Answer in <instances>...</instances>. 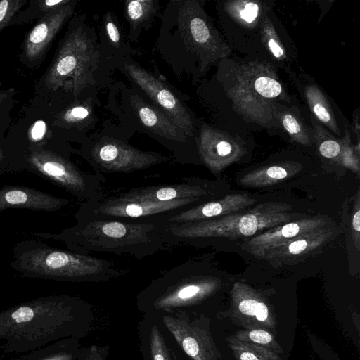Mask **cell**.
<instances>
[{"mask_svg":"<svg viewBox=\"0 0 360 360\" xmlns=\"http://www.w3.org/2000/svg\"><path fill=\"white\" fill-rule=\"evenodd\" d=\"M77 224L58 233L34 232L40 239L63 243L72 251L128 254L141 259L174 248L169 241L167 217L111 219L75 214Z\"/></svg>","mask_w":360,"mask_h":360,"instance_id":"cell-1","label":"cell"},{"mask_svg":"<svg viewBox=\"0 0 360 360\" xmlns=\"http://www.w3.org/2000/svg\"><path fill=\"white\" fill-rule=\"evenodd\" d=\"M216 193L212 182L184 177L174 183L133 187L96 201L82 202L77 212L111 219L167 217L207 202Z\"/></svg>","mask_w":360,"mask_h":360,"instance_id":"cell-2","label":"cell"},{"mask_svg":"<svg viewBox=\"0 0 360 360\" xmlns=\"http://www.w3.org/2000/svg\"><path fill=\"white\" fill-rule=\"evenodd\" d=\"M11 268L31 278L101 282L126 275L114 261L53 248L39 238L22 240L13 250Z\"/></svg>","mask_w":360,"mask_h":360,"instance_id":"cell-3","label":"cell"},{"mask_svg":"<svg viewBox=\"0 0 360 360\" xmlns=\"http://www.w3.org/2000/svg\"><path fill=\"white\" fill-rule=\"evenodd\" d=\"M291 209L289 204L265 202L240 213L169 226L167 236L173 247L201 246L221 238L236 239L253 236L295 219L296 217L288 212Z\"/></svg>","mask_w":360,"mask_h":360,"instance_id":"cell-4","label":"cell"},{"mask_svg":"<svg viewBox=\"0 0 360 360\" xmlns=\"http://www.w3.org/2000/svg\"><path fill=\"white\" fill-rule=\"evenodd\" d=\"M225 91L233 110L247 121L263 127L273 126L275 105L290 98L273 67L252 60L231 68Z\"/></svg>","mask_w":360,"mask_h":360,"instance_id":"cell-5","label":"cell"},{"mask_svg":"<svg viewBox=\"0 0 360 360\" xmlns=\"http://www.w3.org/2000/svg\"><path fill=\"white\" fill-rule=\"evenodd\" d=\"M205 262L191 258L166 271L138 295L139 304L157 311L186 310L201 304L220 288L221 281Z\"/></svg>","mask_w":360,"mask_h":360,"instance_id":"cell-6","label":"cell"},{"mask_svg":"<svg viewBox=\"0 0 360 360\" xmlns=\"http://www.w3.org/2000/svg\"><path fill=\"white\" fill-rule=\"evenodd\" d=\"M100 53L87 29H71L44 77V86L56 91L67 85L77 96L91 82L98 66Z\"/></svg>","mask_w":360,"mask_h":360,"instance_id":"cell-7","label":"cell"},{"mask_svg":"<svg viewBox=\"0 0 360 360\" xmlns=\"http://www.w3.org/2000/svg\"><path fill=\"white\" fill-rule=\"evenodd\" d=\"M22 169H27L68 191L82 202L101 199L104 176L81 170L67 155L42 147L29 148L21 158Z\"/></svg>","mask_w":360,"mask_h":360,"instance_id":"cell-8","label":"cell"},{"mask_svg":"<svg viewBox=\"0 0 360 360\" xmlns=\"http://www.w3.org/2000/svg\"><path fill=\"white\" fill-rule=\"evenodd\" d=\"M176 26L175 32L183 47L199 63L200 70L228 56L231 50L214 27L200 1H172Z\"/></svg>","mask_w":360,"mask_h":360,"instance_id":"cell-9","label":"cell"},{"mask_svg":"<svg viewBox=\"0 0 360 360\" xmlns=\"http://www.w3.org/2000/svg\"><path fill=\"white\" fill-rule=\"evenodd\" d=\"M80 155L89 163L96 174L132 173L162 164L165 155L143 151L126 141L105 136L82 147Z\"/></svg>","mask_w":360,"mask_h":360,"instance_id":"cell-10","label":"cell"},{"mask_svg":"<svg viewBox=\"0 0 360 360\" xmlns=\"http://www.w3.org/2000/svg\"><path fill=\"white\" fill-rule=\"evenodd\" d=\"M128 76L186 136L193 135L191 117L183 102L161 80L132 61L124 63Z\"/></svg>","mask_w":360,"mask_h":360,"instance_id":"cell-11","label":"cell"},{"mask_svg":"<svg viewBox=\"0 0 360 360\" xmlns=\"http://www.w3.org/2000/svg\"><path fill=\"white\" fill-rule=\"evenodd\" d=\"M230 317L247 330L269 331L276 326V316L266 299L255 289L241 282L234 283L231 291Z\"/></svg>","mask_w":360,"mask_h":360,"instance_id":"cell-12","label":"cell"},{"mask_svg":"<svg viewBox=\"0 0 360 360\" xmlns=\"http://www.w3.org/2000/svg\"><path fill=\"white\" fill-rule=\"evenodd\" d=\"M196 148L201 162L214 174L240 160L245 153L240 141L206 124L201 127Z\"/></svg>","mask_w":360,"mask_h":360,"instance_id":"cell-13","label":"cell"},{"mask_svg":"<svg viewBox=\"0 0 360 360\" xmlns=\"http://www.w3.org/2000/svg\"><path fill=\"white\" fill-rule=\"evenodd\" d=\"M162 323L191 360H221L210 333L196 322L166 314Z\"/></svg>","mask_w":360,"mask_h":360,"instance_id":"cell-14","label":"cell"},{"mask_svg":"<svg viewBox=\"0 0 360 360\" xmlns=\"http://www.w3.org/2000/svg\"><path fill=\"white\" fill-rule=\"evenodd\" d=\"M323 216L305 217L262 231L245 240L242 249L259 259L268 251L297 236L328 225Z\"/></svg>","mask_w":360,"mask_h":360,"instance_id":"cell-15","label":"cell"},{"mask_svg":"<svg viewBox=\"0 0 360 360\" xmlns=\"http://www.w3.org/2000/svg\"><path fill=\"white\" fill-rule=\"evenodd\" d=\"M338 229L325 226L297 236L266 252L260 259L273 265L293 264L315 253L338 236Z\"/></svg>","mask_w":360,"mask_h":360,"instance_id":"cell-16","label":"cell"},{"mask_svg":"<svg viewBox=\"0 0 360 360\" xmlns=\"http://www.w3.org/2000/svg\"><path fill=\"white\" fill-rule=\"evenodd\" d=\"M75 1L51 10L29 32L23 44V56L28 62L39 60L46 53L65 22L74 13Z\"/></svg>","mask_w":360,"mask_h":360,"instance_id":"cell-17","label":"cell"},{"mask_svg":"<svg viewBox=\"0 0 360 360\" xmlns=\"http://www.w3.org/2000/svg\"><path fill=\"white\" fill-rule=\"evenodd\" d=\"M70 201L33 188L5 185L0 188V212L11 208L49 212H59Z\"/></svg>","mask_w":360,"mask_h":360,"instance_id":"cell-18","label":"cell"},{"mask_svg":"<svg viewBox=\"0 0 360 360\" xmlns=\"http://www.w3.org/2000/svg\"><path fill=\"white\" fill-rule=\"evenodd\" d=\"M257 200L247 193H233L215 200L207 201L177 214L167 216L169 226L219 218L244 210Z\"/></svg>","mask_w":360,"mask_h":360,"instance_id":"cell-19","label":"cell"},{"mask_svg":"<svg viewBox=\"0 0 360 360\" xmlns=\"http://www.w3.org/2000/svg\"><path fill=\"white\" fill-rule=\"evenodd\" d=\"M133 105L139 120L146 128L169 142L179 143L185 158V163L193 162L184 146L187 143V136L179 127L158 108L143 102L139 98L134 101Z\"/></svg>","mask_w":360,"mask_h":360,"instance_id":"cell-20","label":"cell"},{"mask_svg":"<svg viewBox=\"0 0 360 360\" xmlns=\"http://www.w3.org/2000/svg\"><path fill=\"white\" fill-rule=\"evenodd\" d=\"M303 166L295 162H285L257 168L245 174L240 184L244 186L260 188L278 184L298 173Z\"/></svg>","mask_w":360,"mask_h":360,"instance_id":"cell-21","label":"cell"},{"mask_svg":"<svg viewBox=\"0 0 360 360\" xmlns=\"http://www.w3.org/2000/svg\"><path fill=\"white\" fill-rule=\"evenodd\" d=\"M304 95L310 109L319 122L340 136V131L333 111L321 90L315 85H307L304 89Z\"/></svg>","mask_w":360,"mask_h":360,"instance_id":"cell-22","label":"cell"},{"mask_svg":"<svg viewBox=\"0 0 360 360\" xmlns=\"http://www.w3.org/2000/svg\"><path fill=\"white\" fill-rule=\"evenodd\" d=\"M158 7V1L154 0L126 1L124 12L130 26V35L148 22L155 16Z\"/></svg>","mask_w":360,"mask_h":360,"instance_id":"cell-23","label":"cell"},{"mask_svg":"<svg viewBox=\"0 0 360 360\" xmlns=\"http://www.w3.org/2000/svg\"><path fill=\"white\" fill-rule=\"evenodd\" d=\"M227 342L237 360H282L274 351L234 335L228 338Z\"/></svg>","mask_w":360,"mask_h":360,"instance_id":"cell-24","label":"cell"},{"mask_svg":"<svg viewBox=\"0 0 360 360\" xmlns=\"http://www.w3.org/2000/svg\"><path fill=\"white\" fill-rule=\"evenodd\" d=\"M227 13L238 22L245 27H254L261 20V5L259 1L240 0L225 4Z\"/></svg>","mask_w":360,"mask_h":360,"instance_id":"cell-25","label":"cell"},{"mask_svg":"<svg viewBox=\"0 0 360 360\" xmlns=\"http://www.w3.org/2000/svg\"><path fill=\"white\" fill-rule=\"evenodd\" d=\"M93 110L86 101L77 102L61 112L58 123L65 127H81L92 120Z\"/></svg>","mask_w":360,"mask_h":360,"instance_id":"cell-26","label":"cell"},{"mask_svg":"<svg viewBox=\"0 0 360 360\" xmlns=\"http://www.w3.org/2000/svg\"><path fill=\"white\" fill-rule=\"evenodd\" d=\"M275 117L293 141L307 146L311 145L304 124L295 115L288 111L275 112Z\"/></svg>","mask_w":360,"mask_h":360,"instance_id":"cell-27","label":"cell"},{"mask_svg":"<svg viewBox=\"0 0 360 360\" xmlns=\"http://www.w3.org/2000/svg\"><path fill=\"white\" fill-rule=\"evenodd\" d=\"M149 360H176L162 331L156 325H152L148 336Z\"/></svg>","mask_w":360,"mask_h":360,"instance_id":"cell-28","label":"cell"},{"mask_svg":"<svg viewBox=\"0 0 360 360\" xmlns=\"http://www.w3.org/2000/svg\"><path fill=\"white\" fill-rule=\"evenodd\" d=\"M262 41L271 55L278 60H286L284 47L268 16H262L260 20Z\"/></svg>","mask_w":360,"mask_h":360,"instance_id":"cell-29","label":"cell"},{"mask_svg":"<svg viewBox=\"0 0 360 360\" xmlns=\"http://www.w3.org/2000/svg\"><path fill=\"white\" fill-rule=\"evenodd\" d=\"M311 121L316 132L320 153L327 158H335L340 154L342 144L333 137L325 129L320 126L311 117Z\"/></svg>","mask_w":360,"mask_h":360,"instance_id":"cell-30","label":"cell"},{"mask_svg":"<svg viewBox=\"0 0 360 360\" xmlns=\"http://www.w3.org/2000/svg\"><path fill=\"white\" fill-rule=\"evenodd\" d=\"M234 336L240 340L248 341L268 348L274 352L281 353V347L269 331L262 329L243 330Z\"/></svg>","mask_w":360,"mask_h":360,"instance_id":"cell-31","label":"cell"},{"mask_svg":"<svg viewBox=\"0 0 360 360\" xmlns=\"http://www.w3.org/2000/svg\"><path fill=\"white\" fill-rule=\"evenodd\" d=\"M101 28L105 42L114 49H120L122 44V33L110 12L105 15Z\"/></svg>","mask_w":360,"mask_h":360,"instance_id":"cell-32","label":"cell"},{"mask_svg":"<svg viewBox=\"0 0 360 360\" xmlns=\"http://www.w3.org/2000/svg\"><path fill=\"white\" fill-rule=\"evenodd\" d=\"M25 3V0L0 1V32L11 23L12 19Z\"/></svg>","mask_w":360,"mask_h":360,"instance_id":"cell-33","label":"cell"},{"mask_svg":"<svg viewBox=\"0 0 360 360\" xmlns=\"http://www.w3.org/2000/svg\"><path fill=\"white\" fill-rule=\"evenodd\" d=\"M22 170L21 159L13 157L0 145V176L10 172Z\"/></svg>","mask_w":360,"mask_h":360,"instance_id":"cell-34","label":"cell"},{"mask_svg":"<svg viewBox=\"0 0 360 360\" xmlns=\"http://www.w3.org/2000/svg\"><path fill=\"white\" fill-rule=\"evenodd\" d=\"M352 236L354 246L359 251L360 248V194L357 191L356 199L353 206L352 217Z\"/></svg>","mask_w":360,"mask_h":360,"instance_id":"cell-35","label":"cell"},{"mask_svg":"<svg viewBox=\"0 0 360 360\" xmlns=\"http://www.w3.org/2000/svg\"><path fill=\"white\" fill-rule=\"evenodd\" d=\"M349 137V136L346 134L344 142H342V145L340 153H344V157L342 158L343 164L345 166L350 167V169H352L353 171L359 172V161L356 160L355 157L352 154V150L349 146V139H348Z\"/></svg>","mask_w":360,"mask_h":360,"instance_id":"cell-36","label":"cell"},{"mask_svg":"<svg viewBox=\"0 0 360 360\" xmlns=\"http://www.w3.org/2000/svg\"><path fill=\"white\" fill-rule=\"evenodd\" d=\"M34 316V311L32 308L22 306L13 311L11 318L18 323L27 322Z\"/></svg>","mask_w":360,"mask_h":360,"instance_id":"cell-37","label":"cell"},{"mask_svg":"<svg viewBox=\"0 0 360 360\" xmlns=\"http://www.w3.org/2000/svg\"><path fill=\"white\" fill-rule=\"evenodd\" d=\"M46 131V124L44 122L39 120L36 122L32 127L30 132V138L32 142H38L41 141Z\"/></svg>","mask_w":360,"mask_h":360,"instance_id":"cell-38","label":"cell"},{"mask_svg":"<svg viewBox=\"0 0 360 360\" xmlns=\"http://www.w3.org/2000/svg\"><path fill=\"white\" fill-rule=\"evenodd\" d=\"M13 90V89H9L0 91V108L12 96Z\"/></svg>","mask_w":360,"mask_h":360,"instance_id":"cell-39","label":"cell"},{"mask_svg":"<svg viewBox=\"0 0 360 360\" xmlns=\"http://www.w3.org/2000/svg\"><path fill=\"white\" fill-rule=\"evenodd\" d=\"M47 360H71V356L68 354H60Z\"/></svg>","mask_w":360,"mask_h":360,"instance_id":"cell-40","label":"cell"},{"mask_svg":"<svg viewBox=\"0 0 360 360\" xmlns=\"http://www.w3.org/2000/svg\"><path fill=\"white\" fill-rule=\"evenodd\" d=\"M86 360H101V359L98 353L93 352Z\"/></svg>","mask_w":360,"mask_h":360,"instance_id":"cell-41","label":"cell"}]
</instances>
